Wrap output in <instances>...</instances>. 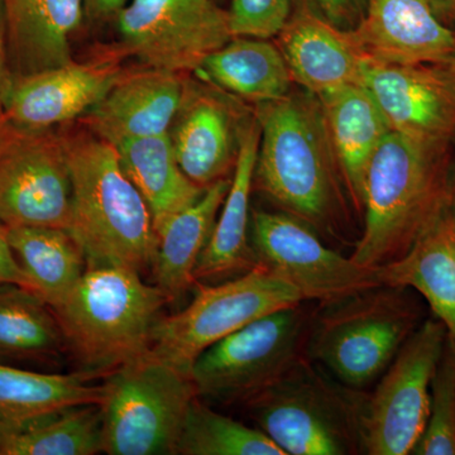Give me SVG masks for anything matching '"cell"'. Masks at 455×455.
<instances>
[{
  "label": "cell",
  "instance_id": "9a60e30c",
  "mask_svg": "<svg viewBox=\"0 0 455 455\" xmlns=\"http://www.w3.org/2000/svg\"><path fill=\"white\" fill-rule=\"evenodd\" d=\"M121 53L86 62L70 61L40 73L13 77L4 123L25 130H52L83 118L123 74Z\"/></svg>",
  "mask_w": 455,
  "mask_h": 455
},
{
  "label": "cell",
  "instance_id": "d6986e66",
  "mask_svg": "<svg viewBox=\"0 0 455 455\" xmlns=\"http://www.w3.org/2000/svg\"><path fill=\"white\" fill-rule=\"evenodd\" d=\"M350 32L368 61L433 64L455 55V32L430 0H368L366 16Z\"/></svg>",
  "mask_w": 455,
  "mask_h": 455
},
{
  "label": "cell",
  "instance_id": "b9f144b4",
  "mask_svg": "<svg viewBox=\"0 0 455 455\" xmlns=\"http://www.w3.org/2000/svg\"><path fill=\"white\" fill-rule=\"evenodd\" d=\"M217 2H218V0H217Z\"/></svg>",
  "mask_w": 455,
  "mask_h": 455
},
{
  "label": "cell",
  "instance_id": "f1b7e54d",
  "mask_svg": "<svg viewBox=\"0 0 455 455\" xmlns=\"http://www.w3.org/2000/svg\"><path fill=\"white\" fill-rule=\"evenodd\" d=\"M66 350L52 307L20 284L0 283V362L50 363Z\"/></svg>",
  "mask_w": 455,
  "mask_h": 455
},
{
  "label": "cell",
  "instance_id": "2e32d148",
  "mask_svg": "<svg viewBox=\"0 0 455 455\" xmlns=\"http://www.w3.org/2000/svg\"><path fill=\"white\" fill-rule=\"evenodd\" d=\"M362 85L392 132L433 145L455 139V83L436 62L367 61Z\"/></svg>",
  "mask_w": 455,
  "mask_h": 455
},
{
  "label": "cell",
  "instance_id": "60d3db41",
  "mask_svg": "<svg viewBox=\"0 0 455 455\" xmlns=\"http://www.w3.org/2000/svg\"><path fill=\"white\" fill-rule=\"evenodd\" d=\"M5 429H7V421L0 416V447H2L3 436H4Z\"/></svg>",
  "mask_w": 455,
  "mask_h": 455
},
{
  "label": "cell",
  "instance_id": "8992f818",
  "mask_svg": "<svg viewBox=\"0 0 455 455\" xmlns=\"http://www.w3.org/2000/svg\"><path fill=\"white\" fill-rule=\"evenodd\" d=\"M367 395L305 358L244 406L256 427L286 455L363 454Z\"/></svg>",
  "mask_w": 455,
  "mask_h": 455
},
{
  "label": "cell",
  "instance_id": "6da1fadb",
  "mask_svg": "<svg viewBox=\"0 0 455 455\" xmlns=\"http://www.w3.org/2000/svg\"><path fill=\"white\" fill-rule=\"evenodd\" d=\"M260 139L254 188L278 211L304 221L323 239L348 243L352 203L326 133L316 95L291 90L254 106Z\"/></svg>",
  "mask_w": 455,
  "mask_h": 455
},
{
  "label": "cell",
  "instance_id": "3957f363",
  "mask_svg": "<svg viewBox=\"0 0 455 455\" xmlns=\"http://www.w3.org/2000/svg\"><path fill=\"white\" fill-rule=\"evenodd\" d=\"M73 182L68 232L89 267L147 271L157 233L145 197L123 170L116 147L84 127H60Z\"/></svg>",
  "mask_w": 455,
  "mask_h": 455
},
{
  "label": "cell",
  "instance_id": "836d02e7",
  "mask_svg": "<svg viewBox=\"0 0 455 455\" xmlns=\"http://www.w3.org/2000/svg\"><path fill=\"white\" fill-rule=\"evenodd\" d=\"M317 11L334 26L355 31L366 16L368 0H311Z\"/></svg>",
  "mask_w": 455,
  "mask_h": 455
},
{
  "label": "cell",
  "instance_id": "5b68a950",
  "mask_svg": "<svg viewBox=\"0 0 455 455\" xmlns=\"http://www.w3.org/2000/svg\"><path fill=\"white\" fill-rule=\"evenodd\" d=\"M420 316L410 289L388 284L316 305L307 357L347 387L364 391L379 381L415 333Z\"/></svg>",
  "mask_w": 455,
  "mask_h": 455
},
{
  "label": "cell",
  "instance_id": "ba28073f",
  "mask_svg": "<svg viewBox=\"0 0 455 455\" xmlns=\"http://www.w3.org/2000/svg\"><path fill=\"white\" fill-rule=\"evenodd\" d=\"M313 302L302 301L254 320L200 353L191 367L197 396L245 403L307 357Z\"/></svg>",
  "mask_w": 455,
  "mask_h": 455
},
{
  "label": "cell",
  "instance_id": "44dd1931",
  "mask_svg": "<svg viewBox=\"0 0 455 455\" xmlns=\"http://www.w3.org/2000/svg\"><path fill=\"white\" fill-rule=\"evenodd\" d=\"M317 99L353 211L362 217L368 169L382 140L390 133V127L362 84L331 90Z\"/></svg>",
  "mask_w": 455,
  "mask_h": 455
},
{
  "label": "cell",
  "instance_id": "9c48e42d",
  "mask_svg": "<svg viewBox=\"0 0 455 455\" xmlns=\"http://www.w3.org/2000/svg\"><path fill=\"white\" fill-rule=\"evenodd\" d=\"M291 284L257 265L218 283H197L185 309L161 316L149 353L190 374L200 353L259 317L302 302Z\"/></svg>",
  "mask_w": 455,
  "mask_h": 455
},
{
  "label": "cell",
  "instance_id": "277c9868",
  "mask_svg": "<svg viewBox=\"0 0 455 455\" xmlns=\"http://www.w3.org/2000/svg\"><path fill=\"white\" fill-rule=\"evenodd\" d=\"M166 304L164 292L134 269L89 267L52 310L80 368L106 377L149 352Z\"/></svg>",
  "mask_w": 455,
  "mask_h": 455
},
{
  "label": "cell",
  "instance_id": "f35d334b",
  "mask_svg": "<svg viewBox=\"0 0 455 455\" xmlns=\"http://www.w3.org/2000/svg\"><path fill=\"white\" fill-rule=\"evenodd\" d=\"M443 68L445 74L455 83V55L436 62Z\"/></svg>",
  "mask_w": 455,
  "mask_h": 455
},
{
  "label": "cell",
  "instance_id": "cb8c5ba5",
  "mask_svg": "<svg viewBox=\"0 0 455 455\" xmlns=\"http://www.w3.org/2000/svg\"><path fill=\"white\" fill-rule=\"evenodd\" d=\"M230 180L232 176L206 188L196 203L176 212L156 230L157 242L149 271L169 304L184 298L196 283L197 260L211 238Z\"/></svg>",
  "mask_w": 455,
  "mask_h": 455
},
{
  "label": "cell",
  "instance_id": "4316f807",
  "mask_svg": "<svg viewBox=\"0 0 455 455\" xmlns=\"http://www.w3.org/2000/svg\"><path fill=\"white\" fill-rule=\"evenodd\" d=\"M114 147L123 170L148 204L156 230L205 191L185 175L169 133L123 140Z\"/></svg>",
  "mask_w": 455,
  "mask_h": 455
},
{
  "label": "cell",
  "instance_id": "d4e9b609",
  "mask_svg": "<svg viewBox=\"0 0 455 455\" xmlns=\"http://www.w3.org/2000/svg\"><path fill=\"white\" fill-rule=\"evenodd\" d=\"M196 73L253 107L286 97L295 85L276 42L260 38L233 37Z\"/></svg>",
  "mask_w": 455,
  "mask_h": 455
},
{
  "label": "cell",
  "instance_id": "74e56055",
  "mask_svg": "<svg viewBox=\"0 0 455 455\" xmlns=\"http://www.w3.org/2000/svg\"><path fill=\"white\" fill-rule=\"evenodd\" d=\"M98 16L116 14L130 0H86Z\"/></svg>",
  "mask_w": 455,
  "mask_h": 455
},
{
  "label": "cell",
  "instance_id": "7a4b0ae2",
  "mask_svg": "<svg viewBox=\"0 0 455 455\" xmlns=\"http://www.w3.org/2000/svg\"><path fill=\"white\" fill-rule=\"evenodd\" d=\"M453 142L385 137L368 169L363 232L350 259L371 268L400 259L438 220L451 204Z\"/></svg>",
  "mask_w": 455,
  "mask_h": 455
},
{
  "label": "cell",
  "instance_id": "7402d4cb",
  "mask_svg": "<svg viewBox=\"0 0 455 455\" xmlns=\"http://www.w3.org/2000/svg\"><path fill=\"white\" fill-rule=\"evenodd\" d=\"M13 77L73 61L71 37L85 0H2Z\"/></svg>",
  "mask_w": 455,
  "mask_h": 455
},
{
  "label": "cell",
  "instance_id": "484cf974",
  "mask_svg": "<svg viewBox=\"0 0 455 455\" xmlns=\"http://www.w3.org/2000/svg\"><path fill=\"white\" fill-rule=\"evenodd\" d=\"M12 252L31 290L52 309L73 291L88 269L85 256L65 229L47 227L5 228Z\"/></svg>",
  "mask_w": 455,
  "mask_h": 455
},
{
  "label": "cell",
  "instance_id": "4fadbf2b",
  "mask_svg": "<svg viewBox=\"0 0 455 455\" xmlns=\"http://www.w3.org/2000/svg\"><path fill=\"white\" fill-rule=\"evenodd\" d=\"M251 244L257 265L291 284L302 300L319 307L382 284L376 268L341 256L313 228L286 212H252Z\"/></svg>",
  "mask_w": 455,
  "mask_h": 455
},
{
  "label": "cell",
  "instance_id": "1f68e13d",
  "mask_svg": "<svg viewBox=\"0 0 455 455\" xmlns=\"http://www.w3.org/2000/svg\"><path fill=\"white\" fill-rule=\"evenodd\" d=\"M412 454L455 455V341L449 335L431 382L427 427Z\"/></svg>",
  "mask_w": 455,
  "mask_h": 455
},
{
  "label": "cell",
  "instance_id": "8d00e7d4",
  "mask_svg": "<svg viewBox=\"0 0 455 455\" xmlns=\"http://www.w3.org/2000/svg\"><path fill=\"white\" fill-rule=\"evenodd\" d=\"M440 22L455 32V0H430Z\"/></svg>",
  "mask_w": 455,
  "mask_h": 455
},
{
  "label": "cell",
  "instance_id": "d6a6232c",
  "mask_svg": "<svg viewBox=\"0 0 455 455\" xmlns=\"http://www.w3.org/2000/svg\"><path fill=\"white\" fill-rule=\"evenodd\" d=\"M296 0H232L228 12L233 37L275 40L289 22Z\"/></svg>",
  "mask_w": 455,
  "mask_h": 455
},
{
  "label": "cell",
  "instance_id": "7c38bea8",
  "mask_svg": "<svg viewBox=\"0 0 455 455\" xmlns=\"http://www.w3.org/2000/svg\"><path fill=\"white\" fill-rule=\"evenodd\" d=\"M123 52L143 66L193 74L232 40L217 0H130L116 13Z\"/></svg>",
  "mask_w": 455,
  "mask_h": 455
},
{
  "label": "cell",
  "instance_id": "83f0119b",
  "mask_svg": "<svg viewBox=\"0 0 455 455\" xmlns=\"http://www.w3.org/2000/svg\"><path fill=\"white\" fill-rule=\"evenodd\" d=\"M104 377L89 371L44 373L0 362V416L22 424L65 407L101 403Z\"/></svg>",
  "mask_w": 455,
  "mask_h": 455
},
{
  "label": "cell",
  "instance_id": "e575fe53",
  "mask_svg": "<svg viewBox=\"0 0 455 455\" xmlns=\"http://www.w3.org/2000/svg\"><path fill=\"white\" fill-rule=\"evenodd\" d=\"M12 75L9 65L7 25H5L4 9L0 0V127L4 122V104L9 89H11Z\"/></svg>",
  "mask_w": 455,
  "mask_h": 455
},
{
  "label": "cell",
  "instance_id": "d590c367",
  "mask_svg": "<svg viewBox=\"0 0 455 455\" xmlns=\"http://www.w3.org/2000/svg\"><path fill=\"white\" fill-rule=\"evenodd\" d=\"M0 283H17L27 289L25 275L9 247L7 230L2 221H0Z\"/></svg>",
  "mask_w": 455,
  "mask_h": 455
},
{
  "label": "cell",
  "instance_id": "ac0fdd59",
  "mask_svg": "<svg viewBox=\"0 0 455 455\" xmlns=\"http://www.w3.org/2000/svg\"><path fill=\"white\" fill-rule=\"evenodd\" d=\"M185 76L147 66L124 70L106 97L77 122L112 146L169 133L184 95Z\"/></svg>",
  "mask_w": 455,
  "mask_h": 455
},
{
  "label": "cell",
  "instance_id": "5bb4252c",
  "mask_svg": "<svg viewBox=\"0 0 455 455\" xmlns=\"http://www.w3.org/2000/svg\"><path fill=\"white\" fill-rule=\"evenodd\" d=\"M244 103L202 75L185 76L169 136L180 166L197 187L232 176L244 132L254 118L253 108Z\"/></svg>",
  "mask_w": 455,
  "mask_h": 455
},
{
  "label": "cell",
  "instance_id": "603a6c76",
  "mask_svg": "<svg viewBox=\"0 0 455 455\" xmlns=\"http://www.w3.org/2000/svg\"><path fill=\"white\" fill-rule=\"evenodd\" d=\"M374 268L382 284L420 293L455 341V212L451 204L403 256Z\"/></svg>",
  "mask_w": 455,
  "mask_h": 455
},
{
  "label": "cell",
  "instance_id": "f546056e",
  "mask_svg": "<svg viewBox=\"0 0 455 455\" xmlns=\"http://www.w3.org/2000/svg\"><path fill=\"white\" fill-rule=\"evenodd\" d=\"M103 453L100 403L65 407L22 424H8L3 455H94Z\"/></svg>",
  "mask_w": 455,
  "mask_h": 455
},
{
  "label": "cell",
  "instance_id": "ffe728a7",
  "mask_svg": "<svg viewBox=\"0 0 455 455\" xmlns=\"http://www.w3.org/2000/svg\"><path fill=\"white\" fill-rule=\"evenodd\" d=\"M259 139V123L254 116L242 139L230 188L214 229L197 260L194 272L196 283H221L241 276L257 266L251 244V196Z\"/></svg>",
  "mask_w": 455,
  "mask_h": 455
},
{
  "label": "cell",
  "instance_id": "8fae6325",
  "mask_svg": "<svg viewBox=\"0 0 455 455\" xmlns=\"http://www.w3.org/2000/svg\"><path fill=\"white\" fill-rule=\"evenodd\" d=\"M73 182L60 128L0 127V221L68 229Z\"/></svg>",
  "mask_w": 455,
  "mask_h": 455
},
{
  "label": "cell",
  "instance_id": "ab89813d",
  "mask_svg": "<svg viewBox=\"0 0 455 455\" xmlns=\"http://www.w3.org/2000/svg\"><path fill=\"white\" fill-rule=\"evenodd\" d=\"M451 208L455 212V139L453 142V160H451Z\"/></svg>",
  "mask_w": 455,
  "mask_h": 455
},
{
  "label": "cell",
  "instance_id": "e0dca14e",
  "mask_svg": "<svg viewBox=\"0 0 455 455\" xmlns=\"http://www.w3.org/2000/svg\"><path fill=\"white\" fill-rule=\"evenodd\" d=\"M275 42L296 85L319 95L362 84L368 60L352 32L329 22L311 0H296Z\"/></svg>",
  "mask_w": 455,
  "mask_h": 455
},
{
  "label": "cell",
  "instance_id": "52a82bcc",
  "mask_svg": "<svg viewBox=\"0 0 455 455\" xmlns=\"http://www.w3.org/2000/svg\"><path fill=\"white\" fill-rule=\"evenodd\" d=\"M103 453L175 455L188 407L190 374L147 353L103 379Z\"/></svg>",
  "mask_w": 455,
  "mask_h": 455
},
{
  "label": "cell",
  "instance_id": "4dcf8cb0",
  "mask_svg": "<svg viewBox=\"0 0 455 455\" xmlns=\"http://www.w3.org/2000/svg\"><path fill=\"white\" fill-rule=\"evenodd\" d=\"M176 454L286 455L259 427L214 411L199 396L188 407Z\"/></svg>",
  "mask_w": 455,
  "mask_h": 455
},
{
  "label": "cell",
  "instance_id": "30bf717a",
  "mask_svg": "<svg viewBox=\"0 0 455 455\" xmlns=\"http://www.w3.org/2000/svg\"><path fill=\"white\" fill-rule=\"evenodd\" d=\"M448 333L440 320L419 325L368 392L362 416V453L412 454L427 427L430 390Z\"/></svg>",
  "mask_w": 455,
  "mask_h": 455
}]
</instances>
